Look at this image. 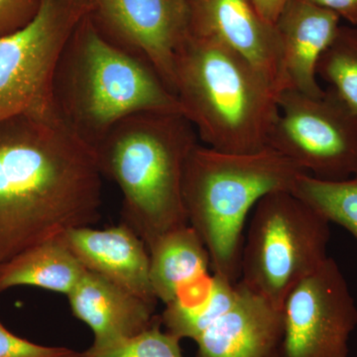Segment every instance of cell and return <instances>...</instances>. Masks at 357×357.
Segmentation results:
<instances>
[{
    "label": "cell",
    "instance_id": "obj_4",
    "mask_svg": "<svg viewBox=\"0 0 357 357\" xmlns=\"http://www.w3.org/2000/svg\"><path fill=\"white\" fill-rule=\"evenodd\" d=\"M174 72L183 114L206 146L234 154L268 146L280 91L248 60L217 40L185 32Z\"/></svg>",
    "mask_w": 357,
    "mask_h": 357
},
{
    "label": "cell",
    "instance_id": "obj_3",
    "mask_svg": "<svg viewBox=\"0 0 357 357\" xmlns=\"http://www.w3.org/2000/svg\"><path fill=\"white\" fill-rule=\"evenodd\" d=\"M53 102L63 126L93 149L130 115L183 114L177 96L154 68L105 39L89 14L59 59Z\"/></svg>",
    "mask_w": 357,
    "mask_h": 357
},
{
    "label": "cell",
    "instance_id": "obj_21",
    "mask_svg": "<svg viewBox=\"0 0 357 357\" xmlns=\"http://www.w3.org/2000/svg\"><path fill=\"white\" fill-rule=\"evenodd\" d=\"M180 338L162 331L160 317L144 332L102 347H89L79 357H184Z\"/></svg>",
    "mask_w": 357,
    "mask_h": 357
},
{
    "label": "cell",
    "instance_id": "obj_5",
    "mask_svg": "<svg viewBox=\"0 0 357 357\" xmlns=\"http://www.w3.org/2000/svg\"><path fill=\"white\" fill-rule=\"evenodd\" d=\"M303 174L269 146L248 154L225 153L199 142L194 147L185 164L183 198L188 222L203 241L213 274L238 282L249 213L270 192H292Z\"/></svg>",
    "mask_w": 357,
    "mask_h": 357
},
{
    "label": "cell",
    "instance_id": "obj_20",
    "mask_svg": "<svg viewBox=\"0 0 357 357\" xmlns=\"http://www.w3.org/2000/svg\"><path fill=\"white\" fill-rule=\"evenodd\" d=\"M317 76L330 84L340 100L357 115V29L340 26L321 54Z\"/></svg>",
    "mask_w": 357,
    "mask_h": 357
},
{
    "label": "cell",
    "instance_id": "obj_23",
    "mask_svg": "<svg viewBox=\"0 0 357 357\" xmlns=\"http://www.w3.org/2000/svg\"><path fill=\"white\" fill-rule=\"evenodd\" d=\"M42 0H0V37L20 31L39 13Z\"/></svg>",
    "mask_w": 357,
    "mask_h": 357
},
{
    "label": "cell",
    "instance_id": "obj_24",
    "mask_svg": "<svg viewBox=\"0 0 357 357\" xmlns=\"http://www.w3.org/2000/svg\"><path fill=\"white\" fill-rule=\"evenodd\" d=\"M316 6L332 10L340 17L357 25V0H306Z\"/></svg>",
    "mask_w": 357,
    "mask_h": 357
},
{
    "label": "cell",
    "instance_id": "obj_13",
    "mask_svg": "<svg viewBox=\"0 0 357 357\" xmlns=\"http://www.w3.org/2000/svg\"><path fill=\"white\" fill-rule=\"evenodd\" d=\"M283 312L237 282L236 302L196 338L197 357H275Z\"/></svg>",
    "mask_w": 357,
    "mask_h": 357
},
{
    "label": "cell",
    "instance_id": "obj_17",
    "mask_svg": "<svg viewBox=\"0 0 357 357\" xmlns=\"http://www.w3.org/2000/svg\"><path fill=\"white\" fill-rule=\"evenodd\" d=\"M86 269L64 241L51 239L26 249L0 267V293L29 286L68 296Z\"/></svg>",
    "mask_w": 357,
    "mask_h": 357
},
{
    "label": "cell",
    "instance_id": "obj_10",
    "mask_svg": "<svg viewBox=\"0 0 357 357\" xmlns=\"http://www.w3.org/2000/svg\"><path fill=\"white\" fill-rule=\"evenodd\" d=\"M89 17L102 36L146 61L175 93V54L187 32L185 3L178 0H89Z\"/></svg>",
    "mask_w": 357,
    "mask_h": 357
},
{
    "label": "cell",
    "instance_id": "obj_7",
    "mask_svg": "<svg viewBox=\"0 0 357 357\" xmlns=\"http://www.w3.org/2000/svg\"><path fill=\"white\" fill-rule=\"evenodd\" d=\"M89 11V0H42L29 24L0 37V121L20 115L60 121L53 102L56 68Z\"/></svg>",
    "mask_w": 357,
    "mask_h": 357
},
{
    "label": "cell",
    "instance_id": "obj_22",
    "mask_svg": "<svg viewBox=\"0 0 357 357\" xmlns=\"http://www.w3.org/2000/svg\"><path fill=\"white\" fill-rule=\"evenodd\" d=\"M81 352L64 347H45L17 337L0 321V357H79Z\"/></svg>",
    "mask_w": 357,
    "mask_h": 357
},
{
    "label": "cell",
    "instance_id": "obj_1",
    "mask_svg": "<svg viewBox=\"0 0 357 357\" xmlns=\"http://www.w3.org/2000/svg\"><path fill=\"white\" fill-rule=\"evenodd\" d=\"M102 176L95 151L60 121H0V267L26 249L91 227Z\"/></svg>",
    "mask_w": 357,
    "mask_h": 357
},
{
    "label": "cell",
    "instance_id": "obj_6",
    "mask_svg": "<svg viewBox=\"0 0 357 357\" xmlns=\"http://www.w3.org/2000/svg\"><path fill=\"white\" fill-rule=\"evenodd\" d=\"M330 222L289 191L270 192L253 208L241 255V282L275 307L328 259Z\"/></svg>",
    "mask_w": 357,
    "mask_h": 357
},
{
    "label": "cell",
    "instance_id": "obj_11",
    "mask_svg": "<svg viewBox=\"0 0 357 357\" xmlns=\"http://www.w3.org/2000/svg\"><path fill=\"white\" fill-rule=\"evenodd\" d=\"M185 9L188 34L225 44L283 91L278 31L250 0H185Z\"/></svg>",
    "mask_w": 357,
    "mask_h": 357
},
{
    "label": "cell",
    "instance_id": "obj_19",
    "mask_svg": "<svg viewBox=\"0 0 357 357\" xmlns=\"http://www.w3.org/2000/svg\"><path fill=\"white\" fill-rule=\"evenodd\" d=\"M292 192L328 222L337 223L351 232L357 241V174L338 182L303 174L296 181Z\"/></svg>",
    "mask_w": 357,
    "mask_h": 357
},
{
    "label": "cell",
    "instance_id": "obj_8",
    "mask_svg": "<svg viewBox=\"0 0 357 357\" xmlns=\"http://www.w3.org/2000/svg\"><path fill=\"white\" fill-rule=\"evenodd\" d=\"M278 107L268 146L319 180L338 182L356 175L357 115L333 89L321 96L284 89Z\"/></svg>",
    "mask_w": 357,
    "mask_h": 357
},
{
    "label": "cell",
    "instance_id": "obj_18",
    "mask_svg": "<svg viewBox=\"0 0 357 357\" xmlns=\"http://www.w3.org/2000/svg\"><path fill=\"white\" fill-rule=\"evenodd\" d=\"M237 283L213 274L203 292L188 301H175L165 305L162 326L166 332L183 338L196 340L218 319L229 311L236 302Z\"/></svg>",
    "mask_w": 357,
    "mask_h": 357
},
{
    "label": "cell",
    "instance_id": "obj_14",
    "mask_svg": "<svg viewBox=\"0 0 357 357\" xmlns=\"http://www.w3.org/2000/svg\"><path fill=\"white\" fill-rule=\"evenodd\" d=\"M340 16L306 0H290L275 26L280 38L284 89L321 96L319 59L340 27Z\"/></svg>",
    "mask_w": 357,
    "mask_h": 357
},
{
    "label": "cell",
    "instance_id": "obj_2",
    "mask_svg": "<svg viewBox=\"0 0 357 357\" xmlns=\"http://www.w3.org/2000/svg\"><path fill=\"white\" fill-rule=\"evenodd\" d=\"M199 143L181 114L141 112L115 124L93 149L102 177L122 194V223L149 249L164 234L189 225L183 180Z\"/></svg>",
    "mask_w": 357,
    "mask_h": 357
},
{
    "label": "cell",
    "instance_id": "obj_16",
    "mask_svg": "<svg viewBox=\"0 0 357 357\" xmlns=\"http://www.w3.org/2000/svg\"><path fill=\"white\" fill-rule=\"evenodd\" d=\"M148 251L155 297L165 305L191 297L211 279L210 255L191 225L164 234Z\"/></svg>",
    "mask_w": 357,
    "mask_h": 357
},
{
    "label": "cell",
    "instance_id": "obj_9",
    "mask_svg": "<svg viewBox=\"0 0 357 357\" xmlns=\"http://www.w3.org/2000/svg\"><path fill=\"white\" fill-rule=\"evenodd\" d=\"M275 357H347L357 307L337 263L328 257L284 301Z\"/></svg>",
    "mask_w": 357,
    "mask_h": 357
},
{
    "label": "cell",
    "instance_id": "obj_26",
    "mask_svg": "<svg viewBox=\"0 0 357 357\" xmlns=\"http://www.w3.org/2000/svg\"><path fill=\"white\" fill-rule=\"evenodd\" d=\"M178 1L182 2V3H185V0H178Z\"/></svg>",
    "mask_w": 357,
    "mask_h": 357
},
{
    "label": "cell",
    "instance_id": "obj_25",
    "mask_svg": "<svg viewBox=\"0 0 357 357\" xmlns=\"http://www.w3.org/2000/svg\"><path fill=\"white\" fill-rule=\"evenodd\" d=\"M264 20L275 25L284 7L290 0H250Z\"/></svg>",
    "mask_w": 357,
    "mask_h": 357
},
{
    "label": "cell",
    "instance_id": "obj_15",
    "mask_svg": "<svg viewBox=\"0 0 357 357\" xmlns=\"http://www.w3.org/2000/svg\"><path fill=\"white\" fill-rule=\"evenodd\" d=\"M67 297L72 314L93 332V349L144 332L158 319L156 305L88 270Z\"/></svg>",
    "mask_w": 357,
    "mask_h": 357
},
{
    "label": "cell",
    "instance_id": "obj_12",
    "mask_svg": "<svg viewBox=\"0 0 357 357\" xmlns=\"http://www.w3.org/2000/svg\"><path fill=\"white\" fill-rule=\"evenodd\" d=\"M60 237L88 271L157 305L150 280L149 251L128 225L121 222L105 229L77 227Z\"/></svg>",
    "mask_w": 357,
    "mask_h": 357
}]
</instances>
